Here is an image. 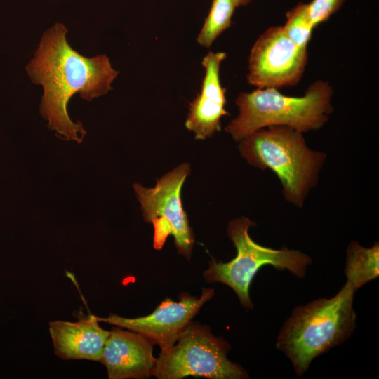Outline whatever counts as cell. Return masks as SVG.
Returning <instances> with one entry per match:
<instances>
[{"label": "cell", "instance_id": "1", "mask_svg": "<svg viewBox=\"0 0 379 379\" xmlns=\"http://www.w3.org/2000/svg\"><path fill=\"white\" fill-rule=\"evenodd\" d=\"M67 32L62 23L46 30L26 70L32 81L44 88L40 112L48 127L60 138L80 143L86 132L81 123L69 119L68 101L75 93L88 101L106 94L119 72L105 54L86 58L72 49Z\"/></svg>", "mask_w": 379, "mask_h": 379}, {"label": "cell", "instance_id": "2", "mask_svg": "<svg viewBox=\"0 0 379 379\" xmlns=\"http://www.w3.org/2000/svg\"><path fill=\"white\" fill-rule=\"evenodd\" d=\"M356 291L347 281L334 296L318 298L292 310L278 334L276 347L291 360L297 375H302L314 358L353 334Z\"/></svg>", "mask_w": 379, "mask_h": 379}, {"label": "cell", "instance_id": "3", "mask_svg": "<svg viewBox=\"0 0 379 379\" xmlns=\"http://www.w3.org/2000/svg\"><path fill=\"white\" fill-rule=\"evenodd\" d=\"M333 91L328 81L312 82L302 96H288L275 88L240 93L235 100L239 114L225 127L237 142L255 131L285 126L302 133L321 128L333 112Z\"/></svg>", "mask_w": 379, "mask_h": 379}, {"label": "cell", "instance_id": "4", "mask_svg": "<svg viewBox=\"0 0 379 379\" xmlns=\"http://www.w3.org/2000/svg\"><path fill=\"white\" fill-rule=\"evenodd\" d=\"M239 142L242 157L254 167L273 171L285 200L302 207L318 182L326 154L309 148L302 133L285 126L260 128Z\"/></svg>", "mask_w": 379, "mask_h": 379}, {"label": "cell", "instance_id": "5", "mask_svg": "<svg viewBox=\"0 0 379 379\" xmlns=\"http://www.w3.org/2000/svg\"><path fill=\"white\" fill-rule=\"evenodd\" d=\"M256 224L246 217L233 219L227 227V236L234 244L237 255L227 262H217L211 257L209 267L203 273L206 281L219 282L231 288L241 305L249 310L253 305L249 295L251 281L264 265H272L278 270H288L303 278L312 264V258L298 250L274 249L255 243L249 236L248 229Z\"/></svg>", "mask_w": 379, "mask_h": 379}, {"label": "cell", "instance_id": "6", "mask_svg": "<svg viewBox=\"0 0 379 379\" xmlns=\"http://www.w3.org/2000/svg\"><path fill=\"white\" fill-rule=\"evenodd\" d=\"M230 349V343L214 335L208 326L192 321L171 347L160 352L152 376L158 379L249 378L246 369L228 359Z\"/></svg>", "mask_w": 379, "mask_h": 379}, {"label": "cell", "instance_id": "7", "mask_svg": "<svg viewBox=\"0 0 379 379\" xmlns=\"http://www.w3.org/2000/svg\"><path fill=\"white\" fill-rule=\"evenodd\" d=\"M190 172V165L182 163L158 180L152 188L138 183L133 185L144 220L154 228V248L161 249L171 235L178 253L188 260L192 257L194 234L182 207L180 192Z\"/></svg>", "mask_w": 379, "mask_h": 379}, {"label": "cell", "instance_id": "8", "mask_svg": "<svg viewBox=\"0 0 379 379\" xmlns=\"http://www.w3.org/2000/svg\"><path fill=\"white\" fill-rule=\"evenodd\" d=\"M307 48L295 44L282 26H273L260 34L248 58V82L257 88H275L298 84L307 63Z\"/></svg>", "mask_w": 379, "mask_h": 379}, {"label": "cell", "instance_id": "9", "mask_svg": "<svg viewBox=\"0 0 379 379\" xmlns=\"http://www.w3.org/2000/svg\"><path fill=\"white\" fill-rule=\"evenodd\" d=\"M215 295L211 288H202L199 296L187 292L180 295V300L166 297L149 314L136 318H126L110 314L107 317H98L105 322L141 334L161 351L171 347L178 339L202 306Z\"/></svg>", "mask_w": 379, "mask_h": 379}, {"label": "cell", "instance_id": "10", "mask_svg": "<svg viewBox=\"0 0 379 379\" xmlns=\"http://www.w3.org/2000/svg\"><path fill=\"white\" fill-rule=\"evenodd\" d=\"M157 358L153 344L140 333L114 327L99 361L109 379H145L152 376Z\"/></svg>", "mask_w": 379, "mask_h": 379}, {"label": "cell", "instance_id": "11", "mask_svg": "<svg viewBox=\"0 0 379 379\" xmlns=\"http://www.w3.org/2000/svg\"><path fill=\"white\" fill-rule=\"evenodd\" d=\"M227 54L209 52L204 56L202 65L205 74L200 92L190 105L185 126L193 131L196 140L211 137L221 129L220 119L227 115L225 109L226 88L220 79V69Z\"/></svg>", "mask_w": 379, "mask_h": 379}, {"label": "cell", "instance_id": "12", "mask_svg": "<svg viewBox=\"0 0 379 379\" xmlns=\"http://www.w3.org/2000/svg\"><path fill=\"white\" fill-rule=\"evenodd\" d=\"M49 333L58 357L99 361L109 331L99 325L98 317L90 314L77 321H51Z\"/></svg>", "mask_w": 379, "mask_h": 379}, {"label": "cell", "instance_id": "13", "mask_svg": "<svg viewBox=\"0 0 379 379\" xmlns=\"http://www.w3.org/2000/svg\"><path fill=\"white\" fill-rule=\"evenodd\" d=\"M345 274L357 290L379 276V243L369 248L352 241L346 250Z\"/></svg>", "mask_w": 379, "mask_h": 379}, {"label": "cell", "instance_id": "14", "mask_svg": "<svg viewBox=\"0 0 379 379\" xmlns=\"http://www.w3.org/2000/svg\"><path fill=\"white\" fill-rule=\"evenodd\" d=\"M235 8L232 0H213L197 36V42L205 48H209L217 37L230 27Z\"/></svg>", "mask_w": 379, "mask_h": 379}, {"label": "cell", "instance_id": "15", "mask_svg": "<svg viewBox=\"0 0 379 379\" xmlns=\"http://www.w3.org/2000/svg\"><path fill=\"white\" fill-rule=\"evenodd\" d=\"M286 22L282 26L286 35L298 46L307 48L312 30L307 4L300 2L286 14Z\"/></svg>", "mask_w": 379, "mask_h": 379}, {"label": "cell", "instance_id": "16", "mask_svg": "<svg viewBox=\"0 0 379 379\" xmlns=\"http://www.w3.org/2000/svg\"><path fill=\"white\" fill-rule=\"evenodd\" d=\"M346 0H312L307 4L308 13L315 28L327 21L337 12Z\"/></svg>", "mask_w": 379, "mask_h": 379}, {"label": "cell", "instance_id": "17", "mask_svg": "<svg viewBox=\"0 0 379 379\" xmlns=\"http://www.w3.org/2000/svg\"><path fill=\"white\" fill-rule=\"evenodd\" d=\"M236 8L245 6L251 2V0H232Z\"/></svg>", "mask_w": 379, "mask_h": 379}]
</instances>
